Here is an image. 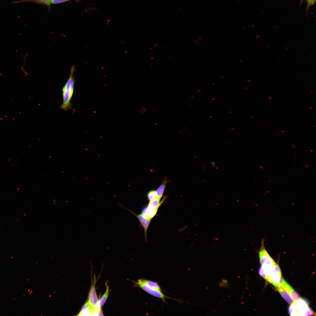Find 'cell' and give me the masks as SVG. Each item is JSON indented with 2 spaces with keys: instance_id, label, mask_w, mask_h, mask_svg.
I'll list each match as a JSON object with an SVG mask.
<instances>
[{
  "instance_id": "4",
  "label": "cell",
  "mask_w": 316,
  "mask_h": 316,
  "mask_svg": "<svg viewBox=\"0 0 316 316\" xmlns=\"http://www.w3.org/2000/svg\"><path fill=\"white\" fill-rule=\"evenodd\" d=\"M96 281V278L95 276L93 279H92L91 287L88 299L87 301L90 308V314L91 315L95 314L99 302L95 288Z\"/></svg>"
},
{
  "instance_id": "14",
  "label": "cell",
  "mask_w": 316,
  "mask_h": 316,
  "mask_svg": "<svg viewBox=\"0 0 316 316\" xmlns=\"http://www.w3.org/2000/svg\"><path fill=\"white\" fill-rule=\"evenodd\" d=\"M167 183V180H164L162 184L157 188L156 190L157 197L161 199L162 197Z\"/></svg>"
},
{
  "instance_id": "16",
  "label": "cell",
  "mask_w": 316,
  "mask_h": 316,
  "mask_svg": "<svg viewBox=\"0 0 316 316\" xmlns=\"http://www.w3.org/2000/svg\"><path fill=\"white\" fill-rule=\"evenodd\" d=\"M147 197L148 199L150 201L157 197L156 190H151L147 193Z\"/></svg>"
},
{
  "instance_id": "15",
  "label": "cell",
  "mask_w": 316,
  "mask_h": 316,
  "mask_svg": "<svg viewBox=\"0 0 316 316\" xmlns=\"http://www.w3.org/2000/svg\"><path fill=\"white\" fill-rule=\"evenodd\" d=\"M52 0H22L14 1L12 3L15 4L21 2H32L47 5H50V3Z\"/></svg>"
},
{
  "instance_id": "5",
  "label": "cell",
  "mask_w": 316,
  "mask_h": 316,
  "mask_svg": "<svg viewBox=\"0 0 316 316\" xmlns=\"http://www.w3.org/2000/svg\"><path fill=\"white\" fill-rule=\"evenodd\" d=\"M135 283L146 292L151 295L162 299L164 302L165 301V299L169 298L166 296L162 291L148 286L142 281L141 279H138L137 282H135Z\"/></svg>"
},
{
  "instance_id": "17",
  "label": "cell",
  "mask_w": 316,
  "mask_h": 316,
  "mask_svg": "<svg viewBox=\"0 0 316 316\" xmlns=\"http://www.w3.org/2000/svg\"><path fill=\"white\" fill-rule=\"evenodd\" d=\"M258 273L261 276L268 281V276L266 274L261 267H260L259 269Z\"/></svg>"
},
{
  "instance_id": "20",
  "label": "cell",
  "mask_w": 316,
  "mask_h": 316,
  "mask_svg": "<svg viewBox=\"0 0 316 316\" xmlns=\"http://www.w3.org/2000/svg\"><path fill=\"white\" fill-rule=\"evenodd\" d=\"M97 314L98 315H103V313L101 307L99 306L97 310Z\"/></svg>"
},
{
  "instance_id": "18",
  "label": "cell",
  "mask_w": 316,
  "mask_h": 316,
  "mask_svg": "<svg viewBox=\"0 0 316 316\" xmlns=\"http://www.w3.org/2000/svg\"><path fill=\"white\" fill-rule=\"evenodd\" d=\"M69 0H52L50 3V5L62 3Z\"/></svg>"
},
{
  "instance_id": "6",
  "label": "cell",
  "mask_w": 316,
  "mask_h": 316,
  "mask_svg": "<svg viewBox=\"0 0 316 316\" xmlns=\"http://www.w3.org/2000/svg\"><path fill=\"white\" fill-rule=\"evenodd\" d=\"M282 279L280 268L278 265L276 263L272 272L268 276V281L276 288L281 283Z\"/></svg>"
},
{
  "instance_id": "10",
  "label": "cell",
  "mask_w": 316,
  "mask_h": 316,
  "mask_svg": "<svg viewBox=\"0 0 316 316\" xmlns=\"http://www.w3.org/2000/svg\"><path fill=\"white\" fill-rule=\"evenodd\" d=\"M276 288L283 298L289 304L291 305L295 302L287 291L282 286L279 285Z\"/></svg>"
},
{
  "instance_id": "3",
  "label": "cell",
  "mask_w": 316,
  "mask_h": 316,
  "mask_svg": "<svg viewBox=\"0 0 316 316\" xmlns=\"http://www.w3.org/2000/svg\"><path fill=\"white\" fill-rule=\"evenodd\" d=\"M259 256L261 267L268 276L272 272L276 263L266 250L264 245V239L261 241L259 252Z\"/></svg>"
},
{
  "instance_id": "8",
  "label": "cell",
  "mask_w": 316,
  "mask_h": 316,
  "mask_svg": "<svg viewBox=\"0 0 316 316\" xmlns=\"http://www.w3.org/2000/svg\"><path fill=\"white\" fill-rule=\"evenodd\" d=\"M127 209L131 212L139 220L141 225L144 229L145 237V238L146 239L147 232L151 219L148 218L141 213L139 214H137L130 209H128L127 208Z\"/></svg>"
},
{
  "instance_id": "7",
  "label": "cell",
  "mask_w": 316,
  "mask_h": 316,
  "mask_svg": "<svg viewBox=\"0 0 316 316\" xmlns=\"http://www.w3.org/2000/svg\"><path fill=\"white\" fill-rule=\"evenodd\" d=\"M288 293L292 298L296 301L301 298L299 295L282 278L281 283L279 284Z\"/></svg>"
},
{
  "instance_id": "11",
  "label": "cell",
  "mask_w": 316,
  "mask_h": 316,
  "mask_svg": "<svg viewBox=\"0 0 316 316\" xmlns=\"http://www.w3.org/2000/svg\"><path fill=\"white\" fill-rule=\"evenodd\" d=\"M142 281L148 286L151 288L162 291L159 285L156 282L150 280L141 279Z\"/></svg>"
},
{
  "instance_id": "2",
  "label": "cell",
  "mask_w": 316,
  "mask_h": 316,
  "mask_svg": "<svg viewBox=\"0 0 316 316\" xmlns=\"http://www.w3.org/2000/svg\"><path fill=\"white\" fill-rule=\"evenodd\" d=\"M288 312L291 316L311 315L314 314L309 307L308 302L302 298L291 305Z\"/></svg>"
},
{
  "instance_id": "12",
  "label": "cell",
  "mask_w": 316,
  "mask_h": 316,
  "mask_svg": "<svg viewBox=\"0 0 316 316\" xmlns=\"http://www.w3.org/2000/svg\"><path fill=\"white\" fill-rule=\"evenodd\" d=\"M160 198L156 197L152 200L150 201L148 206L153 208H159V207L164 201V199H163L161 202L160 201Z\"/></svg>"
},
{
  "instance_id": "19",
  "label": "cell",
  "mask_w": 316,
  "mask_h": 316,
  "mask_svg": "<svg viewBox=\"0 0 316 316\" xmlns=\"http://www.w3.org/2000/svg\"><path fill=\"white\" fill-rule=\"evenodd\" d=\"M307 2V7L313 5L315 2L316 0H306Z\"/></svg>"
},
{
  "instance_id": "9",
  "label": "cell",
  "mask_w": 316,
  "mask_h": 316,
  "mask_svg": "<svg viewBox=\"0 0 316 316\" xmlns=\"http://www.w3.org/2000/svg\"><path fill=\"white\" fill-rule=\"evenodd\" d=\"M158 209L151 207L147 205L142 208L141 214L148 218L151 219L156 214Z\"/></svg>"
},
{
  "instance_id": "13",
  "label": "cell",
  "mask_w": 316,
  "mask_h": 316,
  "mask_svg": "<svg viewBox=\"0 0 316 316\" xmlns=\"http://www.w3.org/2000/svg\"><path fill=\"white\" fill-rule=\"evenodd\" d=\"M106 289L104 294L102 296L99 301V306L102 307L106 301L109 294V286L107 283H106Z\"/></svg>"
},
{
  "instance_id": "1",
  "label": "cell",
  "mask_w": 316,
  "mask_h": 316,
  "mask_svg": "<svg viewBox=\"0 0 316 316\" xmlns=\"http://www.w3.org/2000/svg\"><path fill=\"white\" fill-rule=\"evenodd\" d=\"M75 68V66L71 67L69 78L62 89L63 102L60 108L65 111L71 108V101L74 92L75 82L74 74Z\"/></svg>"
}]
</instances>
